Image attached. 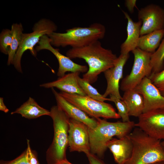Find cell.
I'll return each instance as SVG.
<instances>
[{
    "instance_id": "obj_1",
    "label": "cell",
    "mask_w": 164,
    "mask_h": 164,
    "mask_svg": "<svg viewBox=\"0 0 164 164\" xmlns=\"http://www.w3.org/2000/svg\"><path fill=\"white\" fill-rule=\"evenodd\" d=\"M66 55L70 59L78 58L85 60L89 68L83 78L90 84L95 82L101 73L114 67L118 58L111 50L104 48L99 40L84 46L71 48Z\"/></svg>"
},
{
    "instance_id": "obj_2",
    "label": "cell",
    "mask_w": 164,
    "mask_h": 164,
    "mask_svg": "<svg viewBox=\"0 0 164 164\" xmlns=\"http://www.w3.org/2000/svg\"><path fill=\"white\" fill-rule=\"evenodd\" d=\"M128 135L133 149L130 158L125 164H152L164 161V149L160 140L137 127Z\"/></svg>"
},
{
    "instance_id": "obj_3",
    "label": "cell",
    "mask_w": 164,
    "mask_h": 164,
    "mask_svg": "<svg viewBox=\"0 0 164 164\" xmlns=\"http://www.w3.org/2000/svg\"><path fill=\"white\" fill-rule=\"evenodd\" d=\"M94 129L88 128L90 152L102 157L107 149L108 142L116 136L121 138L128 135L135 127L133 121L110 122L100 118Z\"/></svg>"
},
{
    "instance_id": "obj_4",
    "label": "cell",
    "mask_w": 164,
    "mask_h": 164,
    "mask_svg": "<svg viewBox=\"0 0 164 164\" xmlns=\"http://www.w3.org/2000/svg\"><path fill=\"white\" fill-rule=\"evenodd\" d=\"M106 32L104 25L93 23L87 27H74L64 33L53 32L48 35L51 45L56 47L70 46L77 48L87 46L103 38Z\"/></svg>"
},
{
    "instance_id": "obj_5",
    "label": "cell",
    "mask_w": 164,
    "mask_h": 164,
    "mask_svg": "<svg viewBox=\"0 0 164 164\" xmlns=\"http://www.w3.org/2000/svg\"><path fill=\"white\" fill-rule=\"evenodd\" d=\"M50 116L53 122V142L46 152L48 164H59L67 159L66 151L68 146V130L70 118L57 105L51 108Z\"/></svg>"
},
{
    "instance_id": "obj_6",
    "label": "cell",
    "mask_w": 164,
    "mask_h": 164,
    "mask_svg": "<svg viewBox=\"0 0 164 164\" xmlns=\"http://www.w3.org/2000/svg\"><path fill=\"white\" fill-rule=\"evenodd\" d=\"M57 26L52 21L43 18L34 25L32 32L29 33H23L20 46L16 53L12 64L19 72L22 73L21 60L25 51L29 50L32 55L36 56V51L34 46L38 43L41 37L56 32Z\"/></svg>"
},
{
    "instance_id": "obj_7",
    "label": "cell",
    "mask_w": 164,
    "mask_h": 164,
    "mask_svg": "<svg viewBox=\"0 0 164 164\" xmlns=\"http://www.w3.org/2000/svg\"><path fill=\"white\" fill-rule=\"evenodd\" d=\"M60 94L69 102L92 118L116 119L121 118L112 106L104 101L94 99L87 95L63 91Z\"/></svg>"
},
{
    "instance_id": "obj_8",
    "label": "cell",
    "mask_w": 164,
    "mask_h": 164,
    "mask_svg": "<svg viewBox=\"0 0 164 164\" xmlns=\"http://www.w3.org/2000/svg\"><path fill=\"white\" fill-rule=\"evenodd\" d=\"M134 62L130 74L122 80L120 89L124 91L133 89L145 77H149L152 72L151 57L152 53L137 48L132 51Z\"/></svg>"
},
{
    "instance_id": "obj_9",
    "label": "cell",
    "mask_w": 164,
    "mask_h": 164,
    "mask_svg": "<svg viewBox=\"0 0 164 164\" xmlns=\"http://www.w3.org/2000/svg\"><path fill=\"white\" fill-rule=\"evenodd\" d=\"M138 118L135 127L155 138L164 140V108L143 113Z\"/></svg>"
},
{
    "instance_id": "obj_10",
    "label": "cell",
    "mask_w": 164,
    "mask_h": 164,
    "mask_svg": "<svg viewBox=\"0 0 164 164\" xmlns=\"http://www.w3.org/2000/svg\"><path fill=\"white\" fill-rule=\"evenodd\" d=\"M138 16L142 23L140 36L164 29V9L158 5L151 4L141 8Z\"/></svg>"
},
{
    "instance_id": "obj_11",
    "label": "cell",
    "mask_w": 164,
    "mask_h": 164,
    "mask_svg": "<svg viewBox=\"0 0 164 164\" xmlns=\"http://www.w3.org/2000/svg\"><path fill=\"white\" fill-rule=\"evenodd\" d=\"M50 42V39L47 35L43 36L40 38L35 50L37 51L43 50H47L54 54L59 63V67L57 75L59 77L63 76L67 72L86 73L88 69L86 66L76 63L67 56L62 54L59 49L53 46Z\"/></svg>"
},
{
    "instance_id": "obj_12",
    "label": "cell",
    "mask_w": 164,
    "mask_h": 164,
    "mask_svg": "<svg viewBox=\"0 0 164 164\" xmlns=\"http://www.w3.org/2000/svg\"><path fill=\"white\" fill-rule=\"evenodd\" d=\"M88 127L85 124L70 119L68 130V146L70 152H90Z\"/></svg>"
},
{
    "instance_id": "obj_13",
    "label": "cell",
    "mask_w": 164,
    "mask_h": 164,
    "mask_svg": "<svg viewBox=\"0 0 164 164\" xmlns=\"http://www.w3.org/2000/svg\"><path fill=\"white\" fill-rule=\"evenodd\" d=\"M134 89L143 97L144 108L143 113L164 108V97L149 77H145Z\"/></svg>"
},
{
    "instance_id": "obj_14",
    "label": "cell",
    "mask_w": 164,
    "mask_h": 164,
    "mask_svg": "<svg viewBox=\"0 0 164 164\" xmlns=\"http://www.w3.org/2000/svg\"><path fill=\"white\" fill-rule=\"evenodd\" d=\"M129 57V54H121L115 65L104 72L107 82V88L103 94L104 97L107 98L109 95H113L122 100L119 92V83L123 77L124 67Z\"/></svg>"
},
{
    "instance_id": "obj_15",
    "label": "cell",
    "mask_w": 164,
    "mask_h": 164,
    "mask_svg": "<svg viewBox=\"0 0 164 164\" xmlns=\"http://www.w3.org/2000/svg\"><path fill=\"white\" fill-rule=\"evenodd\" d=\"M51 89L57 105L70 118L82 122L91 129H94L97 127L98 124L97 119L91 117L83 111L69 102L54 88H52Z\"/></svg>"
},
{
    "instance_id": "obj_16",
    "label": "cell",
    "mask_w": 164,
    "mask_h": 164,
    "mask_svg": "<svg viewBox=\"0 0 164 164\" xmlns=\"http://www.w3.org/2000/svg\"><path fill=\"white\" fill-rule=\"evenodd\" d=\"M80 73L76 72L65 74L55 81L41 84L40 86L46 88L56 87L66 93L86 96L78 83L77 79Z\"/></svg>"
},
{
    "instance_id": "obj_17",
    "label": "cell",
    "mask_w": 164,
    "mask_h": 164,
    "mask_svg": "<svg viewBox=\"0 0 164 164\" xmlns=\"http://www.w3.org/2000/svg\"><path fill=\"white\" fill-rule=\"evenodd\" d=\"M118 164H125L130 158L133 145L128 135L122 138H112L107 144Z\"/></svg>"
},
{
    "instance_id": "obj_18",
    "label": "cell",
    "mask_w": 164,
    "mask_h": 164,
    "mask_svg": "<svg viewBox=\"0 0 164 164\" xmlns=\"http://www.w3.org/2000/svg\"><path fill=\"white\" fill-rule=\"evenodd\" d=\"M122 12L128 20L127 37L121 46L120 52L121 54L126 55L137 48L142 23L140 21L134 22L127 12Z\"/></svg>"
},
{
    "instance_id": "obj_19",
    "label": "cell",
    "mask_w": 164,
    "mask_h": 164,
    "mask_svg": "<svg viewBox=\"0 0 164 164\" xmlns=\"http://www.w3.org/2000/svg\"><path fill=\"white\" fill-rule=\"evenodd\" d=\"M11 114H18L26 118L33 119L43 115L50 116V111L41 107L33 98L29 97L26 102Z\"/></svg>"
},
{
    "instance_id": "obj_20",
    "label": "cell",
    "mask_w": 164,
    "mask_h": 164,
    "mask_svg": "<svg viewBox=\"0 0 164 164\" xmlns=\"http://www.w3.org/2000/svg\"><path fill=\"white\" fill-rule=\"evenodd\" d=\"M122 97L128 107L129 116L138 117L143 113L144 108L143 97L135 89L125 91Z\"/></svg>"
},
{
    "instance_id": "obj_21",
    "label": "cell",
    "mask_w": 164,
    "mask_h": 164,
    "mask_svg": "<svg viewBox=\"0 0 164 164\" xmlns=\"http://www.w3.org/2000/svg\"><path fill=\"white\" fill-rule=\"evenodd\" d=\"M164 36V29L154 31L140 37L137 48L154 53L159 47Z\"/></svg>"
},
{
    "instance_id": "obj_22",
    "label": "cell",
    "mask_w": 164,
    "mask_h": 164,
    "mask_svg": "<svg viewBox=\"0 0 164 164\" xmlns=\"http://www.w3.org/2000/svg\"><path fill=\"white\" fill-rule=\"evenodd\" d=\"M12 40L8 53L7 65L13 64L16 53L21 44L23 28L20 23H13L11 26Z\"/></svg>"
},
{
    "instance_id": "obj_23",
    "label": "cell",
    "mask_w": 164,
    "mask_h": 164,
    "mask_svg": "<svg viewBox=\"0 0 164 164\" xmlns=\"http://www.w3.org/2000/svg\"><path fill=\"white\" fill-rule=\"evenodd\" d=\"M151 64L152 68L151 74L159 72L164 69V36L159 47L151 55Z\"/></svg>"
},
{
    "instance_id": "obj_24",
    "label": "cell",
    "mask_w": 164,
    "mask_h": 164,
    "mask_svg": "<svg viewBox=\"0 0 164 164\" xmlns=\"http://www.w3.org/2000/svg\"><path fill=\"white\" fill-rule=\"evenodd\" d=\"M79 85L85 92L86 95L94 99L101 101H111L110 98L104 97L103 95L100 94L97 90L90 83L79 76L77 79Z\"/></svg>"
},
{
    "instance_id": "obj_25",
    "label": "cell",
    "mask_w": 164,
    "mask_h": 164,
    "mask_svg": "<svg viewBox=\"0 0 164 164\" xmlns=\"http://www.w3.org/2000/svg\"><path fill=\"white\" fill-rule=\"evenodd\" d=\"M111 101L114 102L118 111V113L123 122L130 121L128 110L125 103L114 96L110 95Z\"/></svg>"
},
{
    "instance_id": "obj_26",
    "label": "cell",
    "mask_w": 164,
    "mask_h": 164,
    "mask_svg": "<svg viewBox=\"0 0 164 164\" xmlns=\"http://www.w3.org/2000/svg\"><path fill=\"white\" fill-rule=\"evenodd\" d=\"M12 40L11 30L4 29L0 34V50L3 53L8 55Z\"/></svg>"
},
{
    "instance_id": "obj_27",
    "label": "cell",
    "mask_w": 164,
    "mask_h": 164,
    "mask_svg": "<svg viewBox=\"0 0 164 164\" xmlns=\"http://www.w3.org/2000/svg\"><path fill=\"white\" fill-rule=\"evenodd\" d=\"M149 78L164 97V69L159 72L151 74Z\"/></svg>"
},
{
    "instance_id": "obj_28",
    "label": "cell",
    "mask_w": 164,
    "mask_h": 164,
    "mask_svg": "<svg viewBox=\"0 0 164 164\" xmlns=\"http://www.w3.org/2000/svg\"><path fill=\"white\" fill-rule=\"evenodd\" d=\"M0 164H30L28 160L26 149L20 155L12 160H1Z\"/></svg>"
},
{
    "instance_id": "obj_29",
    "label": "cell",
    "mask_w": 164,
    "mask_h": 164,
    "mask_svg": "<svg viewBox=\"0 0 164 164\" xmlns=\"http://www.w3.org/2000/svg\"><path fill=\"white\" fill-rule=\"evenodd\" d=\"M27 156L28 160L30 164H40L37 156L35 152L32 150L31 148L29 140L27 139Z\"/></svg>"
},
{
    "instance_id": "obj_30",
    "label": "cell",
    "mask_w": 164,
    "mask_h": 164,
    "mask_svg": "<svg viewBox=\"0 0 164 164\" xmlns=\"http://www.w3.org/2000/svg\"><path fill=\"white\" fill-rule=\"evenodd\" d=\"M90 164H105L97 156L89 152L86 154Z\"/></svg>"
},
{
    "instance_id": "obj_31",
    "label": "cell",
    "mask_w": 164,
    "mask_h": 164,
    "mask_svg": "<svg viewBox=\"0 0 164 164\" xmlns=\"http://www.w3.org/2000/svg\"><path fill=\"white\" fill-rule=\"evenodd\" d=\"M136 1L135 0H126L125 1V6L131 13H132L134 11V8L136 6Z\"/></svg>"
},
{
    "instance_id": "obj_32",
    "label": "cell",
    "mask_w": 164,
    "mask_h": 164,
    "mask_svg": "<svg viewBox=\"0 0 164 164\" xmlns=\"http://www.w3.org/2000/svg\"><path fill=\"white\" fill-rule=\"evenodd\" d=\"M0 110L5 113H6L8 112L9 110L5 105L3 100V98H0Z\"/></svg>"
},
{
    "instance_id": "obj_33",
    "label": "cell",
    "mask_w": 164,
    "mask_h": 164,
    "mask_svg": "<svg viewBox=\"0 0 164 164\" xmlns=\"http://www.w3.org/2000/svg\"><path fill=\"white\" fill-rule=\"evenodd\" d=\"M59 164H73L69 162L67 159L60 162Z\"/></svg>"
},
{
    "instance_id": "obj_34",
    "label": "cell",
    "mask_w": 164,
    "mask_h": 164,
    "mask_svg": "<svg viewBox=\"0 0 164 164\" xmlns=\"http://www.w3.org/2000/svg\"><path fill=\"white\" fill-rule=\"evenodd\" d=\"M152 164H164V161L157 162Z\"/></svg>"
},
{
    "instance_id": "obj_35",
    "label": "cell",
    "mask_w": 164,
    "mask_h": 164,
    "mask_svg": "<svg viewBox=\"0 0 164 164\" xmlns=\"http://www.w3.org/2000/svg\"><path fill=\"white\" fill-rule=\"evenodd\" d=\"M161 144L163 148L164 149V140H163L161 142Z\"/></svg>"
}]
</instances>
